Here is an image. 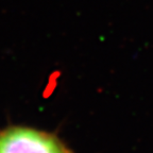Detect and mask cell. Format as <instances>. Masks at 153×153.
I'll return each instance as SVG.
<instances>
[{
  "instance_id": "obj_1",
  "label": "cell",
  "mask_w": 153,
  "mask_h": 153,
  "mask_svg": "<svg viewBox=\"0 0 153 153\" xmlns=\"http://www.w3.org/2000/svg\"><path fill=\"white\" fill-rule=\"evenodd\" d=\"M0 153H72L59 137L46 131L14 126L0 131Z\"/></svg>"
}]
</instances>
